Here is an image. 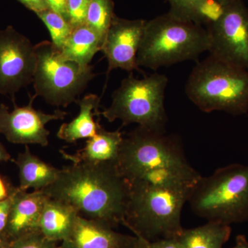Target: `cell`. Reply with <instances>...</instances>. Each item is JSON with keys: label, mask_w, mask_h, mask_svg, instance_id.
I'll return each mask as SVG.
<instances>
[{"label": "cell", "mask_w": 248, "mask_h": 248, "mask_svg": "<svg viewBox=\"0 0 248 248\" xmlns=\"http://www.w3.org/2000/svg\"><path fill=\"white\" fill-rule=\"evenodd\" d=\"M104 40L86 24L73 28L71 35L60 49L67 60L89 66L95 54L102 50Z\"/></svg>", "instance_id": "19"}, {"label": "cell", "mask_w": 248, "mask_h": 248, "mask_svg": "<svg viewBox=\"0 0 248 248\" xmlns=\"http://www.w3.org/2000/svg\"><path fill=\"white\" fill-rule=\"evenodd\" d=\"M124 226L147 242L176 239L184 231L182 213L195 186L161 187L128 182Z\"/></svg>", "instance_id": "2"}, {"label": "cell", "mask_w": 248, "mask_h": 248, "mask_svg": "<svg viewBox=\"0 0 248 248\" xmlns=\"http://www.w3.org/2000/svg\"><path fill=\"white\" fill-rule=\"evenodd\" d=\"M10 190L9 197L4 200L0 201V235L4 236V232L7 226L10 211L12 205L13 195L12 191Z\"/></svg>", "instance_id": "27"}, {"label": "cell", "mask_w": 248, "mask_h": 248, "mask_svg": "<svg viewBox=\"0 0 248 248\" xmlns=\"http://www.w3.org/2000/svg\"><path fill=\"white\" fill-rule=\"evenodd\" d=\"M10 190H11V187L6 186V183L0 177V201L4 200L6 197H9Z\"/></svg>", "instance_id": "32"}, {"label": "cell", "mask_w": 248, "mask_h": 248, "mask_svg": "<svg viewBox=\"0 0 248 248\" xmlns=\"http://www.w3.org/2000/svg\"><path fill=\"white\" fill-rule=\"evenodd\" d=\"M18 1L24 5L27 9L33 11L35 14L48 9L46 0H18Z\"/></svg>", "instance_id": "29"}, {"label": "cell", "mask_w": 248, "mask_h": 248, "mask_svg": "<svg viewBox=\"0 0 248 248\" xmlns=\"http://www.w3.org/2000/svg\"><path fill=\"white\" fill-rule=\"evenodd\" d=\"M55 242L47 239L40 231H37L13 241L9 248H59Z\"/></svg>", "instance_id": "24"}, {"label": "cell", "mask_w": 248, "mask_h": 248, "mask_svg": "<svg viewBox=\"0 0 248 248\" xmlns=\"http://www.w3.org/2000/svg\"><path fill=\"white\" fill-rule=\"evenodd\" d=\"M79 215L73 207L60 201L48 198L41 215L39 228L47 239L64 240Z\"/></svg>", "instance_id": "18"}, {"label": "cell", "mask_w": 248, "mask_h": 248, "mask_svg": "<svg viewBox=\"0 0 248 248\" xmlns=\"http://www.w3.org/2000/svg\"><path fill=\"white\" fill-rule=\"evenodd\" d=\"M232 248H248V241L245 235H238L234 247Z\"/></svg>", "instance_id": "33"}, {"label": "cell", "mask_w": 248, "mask_h": 248, "mask_svg": "<svg viewBox=\"0 0 248 248\" xmlns=\"http://www.w3.org/2000/svg\"><path fill=\"white\" fill-rule=\"evenodd\" d=\"M14 162L19 170L18 187L24 191L31 188L44 190L55 182L61 170L32 154L27 145L24 153H19Z\"/></svg>", "instance_id": "17"}, {"label": "cell", "mask_w": 248, "mask_h": 248, "mask_svg": "<svg viewBox=\"0 0 248 248\" xmlns=\"http://www.w3.org/2000/svg\"><path fill=\"white\" fill-rule=\"evenodd\" d=\"M115 16L112 0H91L85 24L95 31L104 40Z\"/></svg>", "instance_id": "21"}, {"label": "cell", "mask_w": 248, "mask_h": 248, "mask_svg": "<svg viewBox=\"0 0 248 248\" xmlns=\"http://www.w3.org/2000/svg\"><path fill=\"white\" fill-rule=\"evenodd\" d=\"M42 191L73 207L79 216L115 228L123 224L130 185L117 163L73 164Z\"/></svg>", "instance_id": "1"}, {"label": "cell", "mask_w": 248, "mask_h": 248, "mask_svg": "<svg viewBox=\"0 0 248 248\" xmlns=\"http://www.w3.org/2000/svg\"><path fill=\"white\" fill-rule=\"evenodd\" d=\"M168 1L170 6L169 14L181 19L191 21L194 9L201 0H168Z\"/></svg>", "instance_id": "26"}, {"label": "cell", "mask_w": 248, "mask_h": 248, "mask_svg": "<svg viewBox=\"0 0 248 248\" xmlns=\"http://www.w3.org/2000/svg\"><path fill=\"white\" fill-rule=\"evenodd\" d=\"M30 100L25 107H17L16 99L13 100L14 110L0 104V133L8 141L15 144H37L45 147L48 145L50 131L46 125L54 120H63L67 115L64 111L57 110L47 114L33 108L36 94H29Z\"/></svg>", "instance_id": "11"}, {"label": "cell", "mask_w": 248, "mask_h": 248, "mask_svg": "<svg viewBox=\"0 0 248 248\" xmlns=\"http://www.w3.org/2000/svg\"><path fill=\"white\" fill-rule=\"evenodd\" d=\"M11 244L6 241L4 236L0 235V248H9Z\"/></svg>", "instance_id": "35"}, {"label": "cell", "mask_w": 248, "mask_h": 248, "mask_svg": "<svg viewBox=\"0 0 248 248\" xmlns=\"http://www.w3.org/2000/svg\"><path fill=\"white\" fill-rule=\"evenodd\" d=\"M13 201L4 235L16 241L25 235L40 231L42 210L48 197L42 190L32 192L12 187Z\"/></svg>", "instance_id": "13"}, {"label": "cell", "mask_w": 248, "mask_h": 248, "mask_svg": "<svg viewBox=\"0 0 248 248\" xmlns=\"http://www.w3.org/2000/svg\"><path fill=\"white\" fill-rule=\"evenodd\" d=\"M209 48L206 28L167 13L146 21L137 64L156 71L161 67L197 60Z\"/></svg>", "instance_id": "3"}, {"label": "cell", "mask_w": 248, "mask_h": 248, "mask_svg": "<svg viewBox=\"0 0 248 248\" xmlns=\"http://www.w3.org/2000/svg\"><path fill=\"white\" fill-rule=\"evenodd\" d=\"M146 20L122 19L115 16L108 30L102 47L108 60L107 78L114 69L129 73L141 72L137 64V54Z\"/></svg>", "instance_id": "12"}, {"label": "cell", "mask_w": 248, "mask_h": 248, "mask_svg": "<svg viewBox=\"0 0 248 248\" xmlns=\"http://www.w3.org/2000/svg\"><path fill=\"white\" fill-rule=\"evenodd\" d=\"M186 93L203 112L244 115L248 112V71L209 55L191 72Z\"/></svg>", "instance_id": "4"}, {"label": "cell", "mask_w": 248, "mask_h": 248, "mask_svg": "<svg viewBox=\"0 0 248 248\" xmlns=\"http://www.w3.org/2000/svg\"><path fill=\"white\" fill-rule=\"evenodd\" d=\"M120 248H148V242L138 236H130Z\"/></svg>", "instance_id": "31"}, {"label": "cell", "mask_w": 248, "mask_h": 248, "mask_svg": "<svg viewBox=\"0 0 248 248\" xmlns=\"http://www.w3.org/2000/svg\"><path fill=\"white\" fill-rule=\"evenodd\" d=\"M167 77L155 73L137 79L130 73L112 94V103L101 115L109 122L121 120L122 127L137 124L153 131L166 133L167 115L164 107Z\"/></svg>", "instance_id": "6"}, {"label": "cell", "mask_w": 248, "mask_h": 248, "mask_svg": "<svg viewBox=\"0 0 248 248\" xmlns=\"http://www.w3.org/2000/svg\"><path fill=\"white\" fill-rule=\"evenodd\" d=\"M100 102V97L94 94L78 99L76 103L79 107V114L69 123L62 124L57 135L58 138L73 143L78 140L94 137L101 126L99 122L94 119L95 116L101 115L99 109Z\"/></svg>", "instance_id": "16"}, {"label": "cell", "mask_w": 248, "mask_h": 248, "mask_svg": "<svg viewBox=\"0 0 248 248\" xmlns=\"http://www.w3.org/2000/svg\"><path fill=\"white\" fill-rule=\"evenodd\" d=\"M129 237L102 222L79 216L61 248H120Z\"/></svg>", "instance_id": "14"}, {"label": "cell", "mask_w": 248, "mask_h": 248, "mask_svg": "<svg viewBox=\"0 0 248 248\" xmlns=\"http://www.w3.org/2000/svg\"><path fill=\"white\" fill-rule=\"evenodd\" d=\"M187 202L208 221L228 226L248 221V164L228 165L202 176Z\"/></svg>", "instance_id": "5"}, {"label": "cell", "mask_w": 248, "mask_h": 248, "mask_svg": "<svg viewBox=\"0 0 248 248\" xmlns=\"http://www.w3.org/2000/svg\"><path fill=\"white\" fill-rule=\"evenodd\" d=\"M37 65L35 45L11 26L0 31V94L11 96L33 81Z\"/></svg>", "instance_id": "10"}, {"label": "cell", "mask_w": 248, "mask_h": 248, "mask_svg": "<svg viewBox=\"0 0 248 248\" xmlns=\"http://www.w3.org/2000/svg\"><path fill=\"white\" fill-rule=\"evenodd\" d=\"M11 159V155L6 149L4 145L0 143V162L1 161H8Z\"/></svg>", "instance_id": "34"}, {"label": "cell", "mask_w": 248, "mask_h": 248, "mask_svg": "<svg viewBox=\"0 0 248 248\" xmlns=\"http://www.w3.org/2000/svg\"><path fill=\"white\" fill-rule=\"evenodd\" d=\"M224 9L225 5L217 0H201L194 9L191 21L208 27L220 19Z\"/></svg>", "instance_id": "23"}, {"label": "cell", "mask_w": 248, "mask_h": 248, "mask_svg": "<svg viewBox=\"0 0 248 248\" xmlns=\"http://www.w3.org/2000/svg\"><path fill=\"white\" fill-rule=\"evenodd\" d=\"M231 232V226L208 221L203 226L184 229L176 240L182 248H222Z\"/></svg>", "instance_id": "20"}, {"label": "cell", "mask_w": 248, "mask_h": 248, "mask_svg": "<svg viewBox=\"0 0 248 248\" xmlns=\"http://www.w3.org/2000/svg\"><path fill=\"white\" fill-rule=\"evenodd\" d=\"M217 1H219L222 4L226 5L228 4V3L231 2V1H234V0H217Z\"/></svg>", "instance_id": "36"}, {"label": "cell", "mask_w": 248, "mask_h": 248, "mask_svg": "<svg viewBox=\"0 0 248 248\" xmlns=\"http://www.w3.org/2000/svg\"><path fill=\"white\" fill-rule=\"evenodd\" d=\"M37 65L33 83L36 96L57 107L76 103L95 75L91 66L67 60L52 42L35 45Z\"/></svg>", "instance_id": "7"}, {"label": "cell", "mask_w": 248, "mask_h": 248, "mask_svg": "<svg viewBox=\"0 0 248 248\" xmlns=\"http://www.w3.org/2000/svg\"><path fill=\"white\" fill-rule=\"evenodd\" d=\"M123 134L120 130L108 131L102 125L97 133L86 142L84 148L75 154H68L60 151L65 159L73 164H98L103 162L117 163Z\"/></svg>", "instance_id": "15"}, {"label": "cell", "mask_w": 248, "mask_h": 248, "mask_svg": "<svg viewBox=\"0 0 248 248\" xmlns=\"http://www.w3.org/2000/svg\"><path fill=\"white\" fill-rule=\"evenodd\" d=\"M90 1L91 0H68V19L73 28L85 24Z\"/></svg>", "instance_id": "25"}, {"label": "cell", "mask_w": 248, "mask_h": 248, "mask_svg": "<svg viewBox=\"0 0 248 248\" xmlns=\"http://www.w3.org/2000/svg\"><path fill=\"white\" fill-rule=\"evenodd\" d=\"M46 1L49 9L60 14L69 22L68 9H67L68 0H46Z\"/></svg>", "instance_id": "28"}, {"label": "cell", "mask_w": 248, "mask_h": 248, "mask_svg": "<svg viewBox=\"0 0 248 248\" xmlns=\"http://www.w3.org/2000/svg\"><path fill=\"white\" fill-rule=\"evenodd\" d=\"M148 245V248H182L176 239L158 240Z\"/></svg>", "instance_id": "30"}, {"label": "cell", "mask_w": 248, "mask_h": 248, "mask_svg": "<svg viewBox=\"0 0 248 248\" xmlns=\"http://www.w3.org/2000/svg\"><path fill=\"white\" fill-rule=\"evenodd\" d=\"M36 15L48 29L52 43L60 50L73 32V27L71 23L60 14L49 9Z\"/></svg>", "instance_id": "22"}, {"label": "cell", "mask_w": 248, "mask_h": 248, "mask_svg": "<svg viewBox=\"0 0 248 248\" xmlns=\"http://www.w3.org/2000/svg\"><path fill=\"white\" fill-rule=\"evenodd\" d=\"M187 164L182 143L176 137L141 126L124 137L117 160L127 182L153 170Z\"/></svg>", "instance_id": "8"}, {"label": "cell", "mask_w": 248, "mask_h": 248, "mask_svg": "<svg viewBox=\"0 0 248 248\" xmlns=\"http://www.w3.org/2000/svg\"><path fill=\"white\" fill-rule=\"evenodd\" d=\"M206 29L210 56L248 71V9L242 1L225 5L220 19Z\"/></svg>", "instance_id": "9"}]
</instances>
